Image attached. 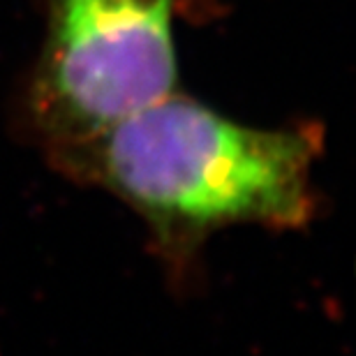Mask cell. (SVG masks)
Instances as JSON below:
<instances>
[{"mask_svg": "<svg viewBox=\"0 0 356 356\" xmlns=\"http://www.w3.org/2000/svg\"><path fill=\"white\" fill-rule=\"evenodd\" d=\"M317 153V130L243 125L174 90L56 165L130 206L183 261L222 227H303Z\"/></svg>", "mask_w": 356, "mask_h": 356, "instance_id": "6da1fadb", "label": "cell"}, {"mask_svg": "<svg viewBox=\"0 0 356 356\" xmlns=\"http://www.w3.org/2000/svg\"><path fill=\"white\" fill-rule=\"evenodd\" d=\"M174 0H47L31 116L56 160L176 90Z\"/></svg>", "mask_w": 356, "mask_h": 356, "instance_id": "7a4b0ae2", "label": "cell"}]
</instances>
